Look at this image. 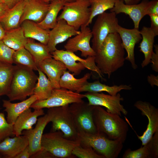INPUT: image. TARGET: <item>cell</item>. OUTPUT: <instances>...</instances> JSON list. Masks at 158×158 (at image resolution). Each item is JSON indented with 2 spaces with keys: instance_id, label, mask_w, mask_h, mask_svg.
<instances>
[{
  "instance_id": "obj_53",
  "label": "cell",
  "mask_w": 158,
  "mask_h": 158,
  "mask_svg": "<svg viewBox=\"0 0 158 158\" xmlns=\"http://www.w3.org/2000/svg\"><path fill=\"white\" fill-rule=\"evenodd\" d=\"M4 2L3 0H0V3Z\"/></svg>"
},
{
  "instance_id": "obj_49",
  "label": "cell",
  "mask_w": 158,
  "mask_h": 158,
  "mask_svg": "<svg viewBox=\"0 0 158 158\" xmlns=\"http://www.w3.org/2000/svg\"><path fill=\"white\" fill-rule=\"evenodd\" d=\"M6 33V31L0 23V40H2Z\"/></svg>"
},
{
  "instance_id": "obj_4",
  "label": "cell",
  "mask_w": 158,
  "mask_h": 158,
  "mask_svg": "<svg viewBox=\"0 0 158 158\" xmlns=\"http://www.w3.org/2000/svg\"><path fill=\"white\" fill-rule=\"evenodd\" d=\"M77 140L82 146L92 148L105 158H117L122 150L124 143L119 140L110 139L98 133L78 132Z\"/></svg>"
},
{
  "instance_id": "obj_29",
  "label": "cell",
  "mask_w": 158,
  "mask_h": 158,
  "mask_svg": "<svg viewBox=\"0 0 158 158\" xmlns=\"http://www.w3.org/2000/svg\"><path fill=\"white\" fill-rule=\"evenodd\" d=\"M74 75L68 71H65L61 76L59 82L60 87L77 92L88 81L91 74L87 73L80 78H76Z\"/></svg>"
},
{
  "instance_id": "obj_8",
  "label": "cell",
  "mask_w": 158,
  "mask_h": 158,
  "mask_svg": "<svg viewBox=\"0 0 158 158\" xmlns=\"http://www.w3.org/2000/svg\"><path fill=\"white\" fill-rule=\"evenodd\" d=\"M52 123L51 131L60 130L68 139L77 140L78 131L69 109V105L50 108L47 113Z\"/></svg>"
},
{
  "instance_id": "obj_32",
  "label": "cell",
  "mask_w": 158,
  "mask_h": 158,
  "mask_svg": "<svg viewBox=\"0 0 158 158\" xmlns=\"http://www.w3.org/2000/svg\"><path fill=\"white\" fill-rule=\"evenodd\" d=\"M37 71L39 76L33 95L36 96L37 100H44L50 96L54 88L44 73L39 68Z\"/></svg>"
},
{
  "instance_id": "obj_5",
  "label": "cell",
  "mask_w": 158,
  "mask_h": 158,
  "mask_svg": "<svg viewBox=\"0 0 158 158\" xmlns=\"http://www.w3.org/2000/svg\"><path fill=\"white\" fill-rule=\"evenodd\" d=\"M80 144L78 140H72L65 138L60 130L43 134L41 141L42 148L54 158H72L73 149Z\"/></svg>"
},
{
  "instance_id": "obj_46",
  "label": "cell",
  "mask_w": 158,
  "mask_h": 158,
  "mask_svg": "<svg viewBox=\"0 0 158 158\" xmlns=\"http://www.w3.org/2000/svg\"><path fill=\"white\" fill-rule=\"evenodd\" d=\"M9 8L4 2L0 3V19L5 15Z\"/></svg>"
},
{
  "instance_id": "obj_39",
  "label": "cell",
  "mask_w": 158,
  "mask_h": 158,
  "mask_svg": "<svg viewBox=\"0 0 158 158\" xmlns=\"http://www.w3.org/2000/svg\"><path fill=\"white\" fill-rule=\"evenodd\" d=\"M15 51L2 40H0V62L13 64V56Z\"/></svg>"
},
{
  "instance_id": "obj_31",
  "label": "cell",
  "mask_w": 158,
  "mask_h": 158,
  "mask_svg": "<svg viewBox=\"0 0 158 158\" xmlns=\"http://www.w3.org/2000/svg\"><path fill=\"white\" fill-rule=\"evenodd\" d=\"M64 3L60 0H54L50 2L48 11L43 20L37 23L43 29L49 30L52 29L57 23L58 14L62 10Z\"/></svg>"
},
{
  "instance_id": "obj_7",
  "label": "cell",
  "mask_w": 158,
  "mask_h": 158,
  "mask_svg": "<svg viewBox=\"0 0 158 158\" xmlns=\"http://www.w3.org/2000/svg\"><path fill=\"white\" fill-rule=\"evenodd\" d=\"M54 59L62 62L67 69L73 73L74 75H79L86 68L97 73L102 79H104L103 75L97 66L95 57L88 56L85 59H82L74 53L63 50L56 49L51 53Z\"/></svg>"
},
{
  "instance_id": "obj_14",
  "label": "cell",
  "mask_w": 158,
  "mask_h": 158,
  "mask_svg": "<svg viewBox=\"0 0 158 158\" xmlns=\"http://www.w3.org/2000/svg\"><path fill=\"white\" fill-rule=\"evenodd\" d=\"M134 106L141 111L142 115L148 118V124L146 129L141 136H137L143 145L146 144L152 138L154 134L158 131V109L150 103L146 101L138 100Z\"/></svg>"
},
{
  "instance_id": "obj_42",
  "label": "cell",
  "mask_w": 158,
  "mask_h": 158,
  "mask_svg": "<svg viewBox=\"0 0 158 158\" xmlns=\"http://www.w3.org/2000/svg\"><path fill=\"white\" fill-rule=\"evenodd\" d=\"M32 158H52L54 157L50 153L42 148V149L31 156Z\"/></svg>"
},
{
  "instance_id": "obj_47",
  "label": "cell",
  "mask_w": 158,
  "mask_h": 158,
  "mask_svg": "<svg viewBox=\"0 0 158 158\" xmlns=\"http://www.w3.org/2000/svg\"><path fill=\"white\" fill-rule=\"evenodd\" d=\"M9 8H12L16 4V0H3Z\"/></svg>"
},
{
  "instance_id": "obj_6",
  "label": "cell",
  "mask_w": 158,
  "mask_h": 158,
  "mask_svg": "<svg viewBox=\"0 0 158 158\" xmlns=\"http://www.w3.org/2000/svg\"><path fill=\"white\" fill-rule=\"evenodd\" d=\"M90 5L89 0H76L64 3L57 20L63 19L78 30L81 26H87L90 16Z\"/></svg>"
},
{
  "instance_id": "obj_11",
  "label": "cell",
  "mask_w": 158,
  "mask_h": 158,
  "mask_svg": "<svg viewBox=\"0 0 158 158\" xmlns=\"http://www.w3.org/2000/svg\"><path fill=\"white\" fill-rule=\"evenodd\" d=\"M95 106L90 105L84 101L71 104L70 110L78 131L96 133L97 130L93 118Z\"/></svg>"
},
{
  "instance_id": "obj_38",
  "label": "cell",
  "mask_w": 158,
  "mask_h": 158,
  "mask_svg": "<svg viewBox=\"0 0 158 158\" xmlns=\"http://www.w3.org/2000/svg\"><path fill=\"white\" fill-rule=\"evenodd\" d=\"M13 125L7 122L4 113L0 112V142L6 138L13 135Z\"/></svg>"
},
{
  "instance_id": "obj_24",
  "label": "cell",
  "mask_w": 158,
  "mask_h": 158,
  "mask_svg": "<svg viewBox=\"0 0 158 158\" xmlns=\"http://www.w3.org/2000/svg\"><path fill=\"white\" fill-rule=\"evenodd\" d=\"M37 100V97L34 95L16 103H12L9 100H3V107L5 108L4 111L7 114V122L13 124L18 117L25 110L30 108L32 105Z\"/></svg>"
},
{
  "instance_id": "obj_1",
  "label": "cell",
  "mask_w": 158,
  "mask_h": 158,
  "mask_svg": "<svg viewBox=\"0 0 158 158\" xmlns=\"http://www.w3.org/2000/svg\"><path fill=\"white\" fill-rule=\"evenodd\" d=\"M125 54V49L118 33H110L96 52L95 63L102 73L107 74L109 78L112 73L123 66Z\"/></svg>"
},
{
  "instance_id": "obj_26",
  "label": "cell",
  "mask_w": 158,
  "mask_h": 158,
  "mask_svg": "<svg viewBox=\"0 0 158 158\" xmlns=\"http://www.w3.org/2000/svg\"><path fill=\"white\" fill-rule=\"evenodd\" d=\"M142 40L139 47L140 51L144 55V59L141 64L142 68L150 63L151 55L153 52L154 38L156 36L150 27H143L140 31Z\"/></svg>"
},
{
  "instance_id": "obj_54",
  "label": "cell",
  "mask_w": 158,
  "mask_h": 158,
  "mask_svg": "<svg viewBox=\"0 0 158 158\" xmlns=\"http://www.w3.org/2000/svg\"><path fill=\"white\" fill-rule=\"evenodd\" d=\"M2 156L0 154V158H1Z\"/></svg>"
},
{
  "instance_id": "obj_33",
  "label": "cell",
  "mask_w": 158,
  "mask_h": 158,
  "mask_svg": "<svg viewBox=\"0 0 158 158\" xmlns=\"http://www.w3.org/2000/svg\"><path fill=\"white\" fill-rule=\"evenodd\" d=\"M24 47L30 53L38 68L42 61L52 57L47 45L35 42L31 39H28Z\"/></svg>"
},
{
  "instance_id": "obj_44",
  "label": "cell",
  "mask_w": 158,
  "mask_h": 158,
  "mask_svg": "<svg viewBox=\"0 0 158 158\" xmlns=\"http://www.w3.org/2000/svg\"><path fill=\"white\" fill-rule=\"evenodd\" d=\"M147 81L152 87L154 86H158V76L153 74H150L147 77Z\"/></svg>"
},
{
  "instance_id": "obj_35",
  "label": "cell",
  "mask_w": 158,
  "mask_h": 158,
  "mask_svg": "<svg viewBox=\"0 0 158 158\" xmlns=\"http://www.w3.org/2000/svg\"><path fill=\"white\" fill-rule=\"evenodd\" d=\"M116 0H89L90 3V16L87 26L91 24L93 19L107 10L114 6Z\"/></svg>"
},
{
  "instance_id": "obj_18",
  "label": "cell",
  "mask_w": 158,
  "mask_h": 158,
  "mask_svg": "<svg viewBox=\"0 0 158 158\" xmlns=\"http://www.w3.org/2000/svg\"><path fill=\"white\" fill-rule=\"evenodd\" d=\"M50 122V117L47 113L38 119L34 128L22 131V135L26 136L28 140L30 156L42 149L41 141L43 132L47 125Z\"/></svg>"
},
{
  "instance_id": "obj_52",
  "label": "cell",
  "mask_w": 158,
  "mask_h": 158,
  "mask_svg": "<svg viewBox=\"0 0 158 158\" xmlns=\"http://www.w3.org/2000/svg\"><path fill=\"white\" fill-rule=\"evenodd\" d=\"M22 0H23V1H28L29 0H16V3H17L18 2H19V1H22Z\"/></svg>"
},
{
  "instance_id": "obj_2",
  "label": "cell",
  "mask_w": 158,
  "mask_h": 158,
  "mask_svg": "<svg viewBox=\"0 0 158 158\" xmlns=\"http://www.w3.org/2000/svg\"><path fill=\"white\" fill-rule=\"evenodd\" d=\"M93 118L97 133L110 139L119 140L124 142L128 126L120 116L108 112L101 106H95Z\"/></svg>"
},
{
  "instance_id": "obj_34",
  "label": "cell",
  "mask_w": 158,
  "mask_h": 158,
  "mask_svg": "<svg viewBox=\"0 0 158 158\" xmlns=\"http://www.w3.org/2000/svg\"><path fill=\"white\" fill-rule=\"evenodd\" d=\"M14 67L13 64L0 62V97L8 93Z\"/></svg>"
},
{
  "instance_id": "obj_20",
  "label": "cell",
  "mask_w": 158,
  "mask_h": 158,
  "mask_svg": "<svg viewBox=\"0 0 158 158\" xmlns=\"http://www.w3.org/2000/svg\"><path fill=\"white\" fill-rule=\"evenodd\" d=\"M49 3L41 0H29L26 1L21 18L20 25L24 20H28L38 23L42 21L48 11Z\"/></svg>"
},
{
  "instance_id": "obj_30",
  "label": "cell",
  "mask_w": 158,
  "mask_h": 158,
  "mask_svg": "<svg viewBox=\"0 0 158 158\" xmlns=\"http://www.w3.org/2000/svg\"><path fill=\"white\" fill-rule=\"evenodd\" d=\"M28 40L25 36L22 28L20 26L6 31L5 35L2 40L9 47L16 51L24 47Z\"/></svg>"
},
{
  "instance_id": "obj_28",
  "label": "cell",
  "mask_w": 158,
  "mask_h": 158,
  "mask_svg": "<svg viewBox=\"0 0 158 158\" xmlns=\"http://www.w3.org/2000/svg\"><path fill=\"white\" fill-rule=\"evenodd\" d=\"M132 87L130 85H121L109 86L101 83L99 81L89 83L87 82L77 92H105L109 95L115 96L122 90H130Z\"/></svg>"
},
{
  "instance_id": "obj_19",
  "label": "cell",
  "mask_w": 158,
  "mask_h": 158,
  "mask_svg": "<svg viewBox=\"0 0 158 158\" xmlns=\"http://www.w3.org/2000/svg\"><path fill=\"white\" fill-rule=\"evenodd\" d=\"M38 68L48 78L54 88H60V78L67 68L61 61L53 58H47L39 64Z\"/></svg>"
},
{
  "instance_id": "obj_48",
  "label": "cell",
  "mask_w": 158,
  "mask_h": 158,
  "mask_svg": "<svg viewBox=\"0 0 158 158\" xmlns=\"http://www.w3.org/2000/svg\"><path fill=\"white\" fill-rule=\"evenodd\" d=\"M124 3L128 5H134L138 4L140 1V0H123Z\"/></svg>"
},
{
  "instance_id": "obj_13",
  "label": "cell",
  "mask_w": 158,
  "mask_h": 158,
  "mask_svg": "<svg viewBox=\"0 0 158 158\" xmlns=\"http://www.w3.org/2000/svg\"><path fill=\"white\" fill-rule=\"evenodd\" d=\"M80 28L79 34L68 40L64 46L65 49L74 53L80 51L81 56L86 58L95 56L96 53L90 44L92 37L91 30L88 26L85 25L81 26Z\"/></svg>"
},
{
  "instance_id": "obj_23",
  "label": "cell",
  "mask_w": 158,
  "mask_h": 158,
  "mask_svg": "<svg viewBox=\"0 0 158 158\" xmlns=\"http://www.w3.org/2000/svg\"><path fill=\"white\" fill-rule=\"evenodd\" d=\"M158 157V131L152 138L139 148L132 150L128 149L125 152L123 158H157Z\"/></svg>"
},
{
  "instance_id": "obj_12",
  "label": "cell",
  "mask_w": 158,
  "mask_h": 158,
  "mask_svg": "<svg viewBox=\"0 0 158 158\" xmlns=\"http://www.w3.org/2000/svg\"><path fill=\"white\" fill-rule=\"evenodd\" d=\"M90 105L102 106L107 109L108 112L121 116L122 114L126 115L128 111L121 102L123 100L119 93L112 96L98 92H87L84 94Z\"/></svg>"
},
{
  "instance_id": "obj_21",
  "label": "cell",
  "mask_w": 158,
  "mask_h": 158,
  "mask_svg": "<svg viewBox=\"0 0 158 158\" xmlns=\"http://www.w3.org/2000/svg\"><path fill=\"white\" fill-rule=\"evenodd\" d=\"M8 137L0 142V154L6 158H15L28 145L27 137L24 135Z\"/></svg>"
},
{
  "instance_id": "obj_27",
  "label": "cell",
  "mask_w": 158,
  "mask_h": 158,
  "mask_svg": "<svg viewBox=\"0 0 158 158\" xmlns=\"http://www.w3.org/2000/svg\"><path fill=\"white\" fill-rule=\"evenodd\" d=\"M20 26L22 28L24 35L27 38L35 40L42 44H47L50 30L43 29L37 23L28 20L23 22Z\"/></svg>"
},
{
  "instance_id": "obj_9",
  "label": "cell",
  "mask_w": 158,
  "mask_h": 158,
  "mask_svg": "<svg viewBox=\"0 0 158 158\" xmlns=\"http://www.w3.org/2000/svg\"><path fill=\"white\" fill-rule=\"evenodd\" d=\"M97 16L91 30V47L95 53L109 34L117 32V28L119 25L116 14L113 12H105Z\"/></svg>"
},
{
  "instance_id": "obj_40",
  "label": "cell",
  "mask_w": 158,
  "mask_h": 158,
  "mask_svg": "<svg viewBox=\"0 0 158 158\" xmlns=\"http://www.w3.org/2000/svg\"><path fill=\"white\" fill-rule=\"evenodd\" d=\"M155 48V52H153L150 59V63H152V70L156 72H158V45H154Z\"/></svg>"
},
{
  "instance_id": "obj_37",
  "label": "cell",
  "mask_w": 158,
  "mask_h": 158,
  "mask_svg": "<svg viewBox=\"0 0 158 158\" xmlns=\"http://www.w3.org/2000/svg\"><path fill=\"white\" fill-rule=\"evenodd\" d=\"M72 154L79 158H105L97 153L92 148L80 144L73 149Z\"/></svg>"
},
{
  "instance_id": "obj_25",
  "label": "cell",
  "mask_w": 158,
  "mask_h": 158,
  "mask_svg": "<svg viewBox=\"0 0 158 158\" xmlns=\"http://www.w3.org/2000/svg\"><path fill=\"white\" fill-rule=\"evenodd\" d=\"M26 1L22 0L9 8L5 15L0 19V23L6 31L20 26V21Z\"/></svg>"
},
{
  "instance_id": "obj_51",
  "label": "cell",
  "mask_w": 158,
  "mask_h": 158,
  "mask_svg": "<svg viewBox=\"0 0 158 158\" xmlns=\"http://www.w3.org/2000/svg\"><path fill=\"white\" fill-rule=\"evenodd\" d=\"M41 0L46 3H49L50 2L54 0Z\"/></svg>"
},
{
  "instance_id": "obj_10",
  "label": "cell",
  "mask_w": 158,
  "mask_h": 158,
  "mask_svg": "<svg viewBox=\"0 0 158 158\" xmlns=\"http://www.w3.org/2000/svg\"><path fill=\"white\" fill-rule=\"evenodd\" d=\"M84 94L61 88H54L47 99L37 100L31 106L34 109L62 106L75 103L83 102Z\"/></svg>"
},
{
  "instance_id": "obj_17",
  "label": "cell",
  "mask_w": 158,
  "mask_h": 158,
  "mask_svg": "<svg viewBox=\"0 0 158 158\" xmlns=\"http://www.w3.org/2000/svg\"><path fill=\"white\" fill-rule=\"evenodd\" d=\"M117 32L121 40L124 49L127 53L125 60L129 61L132 68L136 69L138 66L135 61L134 48L135 45L138 43L142 37L139 29L135 28L128 29L118 25Z\"/></svg>"
},
{
  "instance_id": "obj_3",
  "label": "cell",
  "mask_w": 158,
  "mask_h": 158,
  "mask_svg": "<svg viewBox=\"0 0 158 158\" xmlns=\"http://www.w3.org/2000/svg\"><path fill=\"white\" fill-rule=\"evenodd\" d=\"M38 76L32 69L16 65L6 96L11 101H23L33 95Z\"/></svg>"
},
{
  "instance_id": "obj_16",
  "label": "cell",
  "mask_w": 158,
  "mask_h": 158,
  "mask_svg": "<svg viewBox=\"0 0 158 158\" xmlns=\"http://www.w3.org/2000/svg\"><path fill=\"white\" fill-rule=\"evenodd\" d=\"M80 31L76 30L63 19L57 20L54 28L49 30L47 46L51 53L56 50V46L72 36L79 34Z\"/></svg>"
},
{
  "instance_id": "obj_22",
  "label": "cell",
  "mask_w": 158,
  "mask_h": 158,
  "mask_svg": "<svg viewBox=\"0 0 158 158\" xmlns=\"http://www.w3.org/2000/svg\"><path fill=\"white\" fill-rule=\"evenodd\" d=\"M45 114L43 109H34L32 111L30 108L21 113L17 118L13 125V134L15 136L22 135V131L32 128L36 124L38 117Z\"/></svg>"
},
{
  "instance_id": "obj_41",
  "label": "cell",
  "mask_w": 158,
  "mask_h": 158,
  "mask_svg": "<svg viewBox=\"0 0 158 158\" xmlns=\"http://www.w3.org/2000/svg\"><path fill=\"white\" fill-rule=\"evenodd\" d=\"M151 21V26L150 27L153 31L156 36L158 35V15L150 14Z\"/></svg>"
},
{
  "instance_id": "obj_50",
  "label": "cell",
  "mask_w": 158,
  "mask_h": 158,
  "mask_svg": "<svg viewBox=\"0 0 158 158\" xmlns=\"http://www.w3.org/2000/svg\"><path fill=\"white\" fill-rule=\"evenodd\" d=\"M63 3L75 1L76 0H60Z\"/></svg>"
},
{
  "instance_id": "obj_45",
  "label": "cell",
  "mask_w": 158,
  "mask_h": 158,
  "mask_svg": "<svg viewBox=\"0 0 158 158\" xmlns=\"http://www.w3.org/2000/svg\"><path fill=\"white\" fill-rule=\"evenodd\" d=\"M30 156L28 146L17 155L15 158H28Z\"/></svg>"
},
{
  "instance_id": "obj_15",
  "label": "cell",
  "mask_w": 158,
  "mask_h": 158,
  "mask_svg": "<svg viewBox=\"0 0 158 158\" xmlns=\"http://www.w3.org/2000/svg\"><path fill=\"white\" fill-rule=\"evenodd\" d=\"M151 1L143 0L140 3L128 5L125 4L123 0H116L110 12L118 14L121 13L128 15L132 20L135 28L139 29L140 23L145 16L148 15V11Z\"/></svg>"
},
{
  "instance_id": "obj_36",
  "label": "cell",
  "mask_w": 158,
  "mask_h": 158,
  "mask_svg": "<svg viewBox=\"0 0 158 158\" xmlns=\"http://www.w3.org/2000/svg\"><path fill=\"white\" fill-rule=\"evenodd\" d=\"M13 62V63L26 66L33 71H37L38 68L32 56L25 47L15 51Z\"/></svg>"
},
{
  "instance_id": "obj_43",
  "label": "cell",
  "mask_w": 158,
  "mask_h": 158,
  "mask_svg": "<svg viewBox=\"0 0 158 158\" xmlns=\"http://www.w3.org/2000/svg\"><path fill=\"white\" fill-rule=\"evenodd\" d=\"M158 15V1L152 0L148 11V15L150 14Z\"/></svg>"
}]
</instances>
